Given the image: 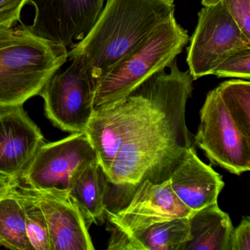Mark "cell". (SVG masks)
I'll return each instance as SVG.
<instances>
[{
	"instance_id": "obj_1",
	"label": "cell",
	"mask_w": 250,
	"mask_h": 250,
	"mask_svg": "<svg viewBox=\"0 0 250 250\" xmlns=\"http://www.w3.org/2000/svg\"><path fill=\"white\" fill-rule=\"evenodd\" d=\"M168 68L124 99L93 111L84 134L111 184L166 181L193 146L186 109L194 80L189 71H180L175 60Z\"/></svg>"
},
{
	"instance_id": "obj_2",
	"label": "cell",
	"mask_w": 250,
	"mask_h": 250,
	"mask_svg": "<svg viewBox=\"0 0 250 250\" xmlns=\"http://www.w3.org/2000/svg\"><path fill=\"white\" fill-rule=\"evenodd\" d=\"M175 13L172 0H106L90 33L71 46L95 85L145 38Z\"/></svg>"
},
{
	"instance_id": "obj_3",
	"label": "cell",
	"mask_w": 250,
	"mask_h": 250,
	"mask_svg": "<svg viewBox=\"0 0 250 250\" xmlns=\"http://www.w3.org/2000/svg\"><path fill=\"white\" fill-rule=\"evenodd\" d=\"M67 58L66 46L39 38L27 26H0V108L23 106L39 95Z\"/></svg>"
},
{
	"instance_id": "obj_4",
	"label": "cell",
	"mask_w": 250,
	"mask_h": 250,
	"mask_svg": "<svg viewBox=\"0 0 250 250\" xmlns=\"http://www.w3.org/2000/svg\"><path fill=\"white\" fill-rule=\"evenodd\" d=\"M188 41L187 30L171 16L96 83L93 111L124 99L149 77L169 67Z\"/></svg>"
},
{
	"instance_id": "obj_5",
	"label": "cell",
	"mask_w": 250,
	"mask_h": 250,
	"mask_svg": "<svg viewBox=\"0 0 250 250\" xmlns=\"http://www.w3.org/2000/svg\"><path fill=\"white\" fill-rule=\"evenodd\" d=\"M99 162L84 133H71L59 141L43 143L20 178L24 187L68 195L74 181L89 165Z\"/></svg>"
},
{
	"instance_id": "obj_6",
	"label": "cell",
	"mask_w": 250,
	"mask_h": 250,
	"mask_svg": "<svg viewBox=\"0 0 250 250\" xmlns=\"http://www.w3.org/2000/svg\"><path fill=\"white\" fill-rule=\"evenodd\" d=\"M250 48L247 37L223 2L203 7L187 49L188 71L193 80L213 74L227 58L241 49Z\"/></svg>"
},
{
	"instance_id": "obj_7",
	"label": "cell",
	"mask_w": 250,
	"mask_h": 250,
	"mask_svg": "<svg viewBox=\"0 0 250 250\" xmlns=\"http://www.w3.org/2000/svg\"><path fill=\"white\" fill-rule=\"evenodd\" d=\"M63 72L53 74L39 96L44 100L45 113L62 131L84 133L93 113L95 83L80 58H71Z\"/></svg>"
},
{
	"instance_id": "obj_8",
	"label": "cell",
	"mask_w": 250,
	"mask_h": 250,
	"mask_svg": "<svg viewBox=\"0 0 250 250\" xmlns=\"http://www.w3.org/2000/svg\"><path fill=\"white\" fill-rule=\"evenodd\" d=\"M200 115L194 142L210 162L235 175L250 170V139L234 122L216 89L208 93Z\"/></svg>"
},
{
	"instance_id": "obj_9",
	"label": "cell",
	"mask_w": 250,
	"mask_h": 250,
	"mask_svg": "<svg viewBox=\"0 0 250 250\" xmlns=\"http://www.w3.org/2000/svg\"><path fill=\"white\" fill-rule=\"evenodd\" d=\"M128 203L118 209H105L111 237L128 236L154 224L193 213L172 191L169 179L156 182L145 179L134 186Z\"/></svg>"
},
{
	"instance_id": "obj_10",
	"label": "cell",
	"mask_w": 250,
	"mask_h": 250,
	"mask_svg": "<svg viewBox=\"0 0 250 250\" xmlns=\"http://www.w3.org/2000/svg\"><path fill=\"white\" fill-rule=\"evenodd\" d=\"M106 0H29L35 7L29 27L39 38L62 46H73L90 33Z\"/></svg>"
},
{
	"instance_id": "obj_11",
	"label": "cell",
	"mask_w": 250,
	"mask_h": 250,
	"mask_svg": "<svg viewBox=\"0 0 250 250\" xmlns=\"http://www.w3.org/2000/svg\"><path fill=\"white\" fill-rule=\"evenodd\" d=\"M43 143L23 106L0 108V175L20 181Z\"/></svg>"
},
{
	"instance_id": "obj_12",
	"label": "cell",
	"mask_w": 250,
	"mask_h": 250,
	"mask_svg": "<svg viewBox=\"0 0 250 250\" xmlns=\"http://www.w3.org/2000/svg\"><path fill=\"white\" fill-rule=\"evenodd\" d=\"M23 187L44 213L51 250H93V241L78 206L68 195Z\"/></svg>"
},
{
	"instance_id": "obj_13",
	"label": "cell",
	"mask_w": 250,
	"mask_h": 250,
	"mask_svg": "<svg viewBox=\"0 0 250 250\" xmlns=\"http://www.w3.org/2000/svg\"><path fill=\"white\" fill-rule=\"evenodd\" d=\"M168 179L175 195L192 212L217 203L225 186L222 176L199 159L193 146L184 152Z\"/></svg>"
},
{
	"instance_id": "obj_14",
	"label": "cell",
	"mask_w": 250,
	"mask_h": 250,
	"mask_svg": "<svg viewBox=\"0 0 250 250\" xmlns=\"http://www.w3.org/2000/svg\"><path fill=\"white\" fill-rule=\"evenodd\" d=\"M189 239L188 217L154 224L128 236L110 237L107 250H183Z\"/></svg>"
},
{
	"instance_id": "obj_15",
	"label": "cell",
	"mask_w": 250,
	"mask_h": 250,
	"mask_svg": "<svg viewBox=\"0 0 250 250\" xmlns=\"http://www.w3.org/2000/svg\"><path fill=\"white\" fill-rule=\"evenodd\" d=\"M188 221L189 239L183 250H229L233 226L217 203L193 212Z\"/></svg>"
},
{
	"instance_id": "obj_16",
	"label": "cell",
	"mask_w": 250,
	"mask_h": 250,
	"mask_svg": "<svg viewBox=\"0 0 250 250\" xmlns=\"http://www.w3.org/2000/svg\"><path fill=\"white\" fill-rule=\"evenodd\" d=\"M109 184L106 172L99 162H95L79 175L68 191V197L78 206L88 228L104 219Z\"/></svg>"
},
{
	"instance_id": "obj_17",
	"label": "cell",
	"mask_w": 250,
	"mask_h": 250,
	"mask_svg": "<svg viewBox=\"0 0 250 250\" xmlns=\"http://www.w3.org/2000/svg\"><path fill=\"white\" fill-rule=\"evenodd\" d=\"M16 187L0 199V246L12 250H33L27 237L24 210L16 194Z\"/></svg>"
},
{
	"instance_id": "obj_18",
	"label": "cell",
	"mask_w": 250,
	"mask_h": 250,
	"mask_svg": "<svg viewBox=\"0 0 250 250\" xmlns=\"http://www.w3.org/2000/svg\"><path fill=\"white\" fill-rule=\"evenodd\" d=\"M216 89L234 122L244 135L250 139V81L229 80Z\"/></svg>"
},
{
	"instance_id": "obj_19",
	"label": "cell",
	"mask_w": 250,
	"mask_h": 250,
	"mask_svg": "<svg viewBox=\"0 0 250 250\" xmlns=\"http://www.w3.org/2000/svg\"><path fill=\"white\" fill-rule=\"evenodd\" d=\"M15 193L24 210L27 235L33 250H51L49 229L43 210L20 181Z\"/></svg>"
},
{
	"instance_id": "obj_20",
	"label": "cell",
	"mask_w": 250,
	"mask_h": 250,
	"mask_svg": "<svg viewBox=\"0 0 250 250\" xmlns=\"http://www.w3.org/2000/svg\"><path fill=\"white\" fill-rule=\"evenodd\" d=\"M218 78L250 79V48L241 49L221 62L213 71Z\"/></svg>"
},
{
	"instance_id": "obj_21",
	"label": "cell",
	"mask_w": 250,
	"mask_h": 250,
	"mask_svg": "<svg viewBox=\"0 0 250 250\" xmlns=\"http://www.w3.org/2000/svg\"><path fill=\"white\" fill-rule=\"evenodd\" d=\"M243 33L250 39V0H222Z\"/></svg>"
},
{
	"instance_id": "obj_22",
	"label": "cell",
	"mask_w": 250,
	"mask_h": 250,
	"mask_svg": "<svg viewBox=\"0 0 250 250\" xmlns=\"http://www.w3.org/2000/svg\"><path fill=\"white\" fill-rule=\"evenodd\" d=\"M29 0H0V26L13 27L20 21L21 10Z\"/></svg>"
},
{
	"instance_id": "obj_23",
	"label": "cell",
	"mask_w": 250,
	"mask_h": 250,
	"mask_svg": "<svg viewBox=\"0 0 250 250\" xmlns=\"http://www.w3.org/2000/svg\"><path fill=\"white\" fill-rule=\"evenodd\" d=\"M229 250H250V218L244 216L234 228L229 240Z\"/></svg>"
},
{
	"instance_id": "obj_24",
	"label": "cell",
	"mask_w": 250,
	"mask_h": 250,
	"mask_svg": "<svg viewBox=\"0 0 250 250\" xmlns=\"http://www.w3.org/2000/svg\"><path fill=\"white\" fill-rule=\"evenodd\" d=\"M19 181L11 179L8 177L0 175V199L8 195L11 190L17 186Z\"/></svg>"
},
{
	"instance_id": "obj_25",
	"label": "cell",
	"mask_w": 250,
	"mask_h": 250,
	"mask_svg": "<svg viewBox=\"0 0 250 250\" xmlns=\"http://www.w3.org/2000/svg\"><path fill=\"white\" fill-rule=\"evenodd\" d=\"M222 0H202V5L204 7L213 6L220 3Z\"/></svg>"
},
{
	"instance_id": "obj_26",
	"label": "cell",
	"mask_w": 250,
	"mask_h": 250,
	"mask_svg": "<svg viewBox=\"0 0 250 250\" xmlns=\"http://www.w3.org/2000/svg\"><path fill=\"white\" fill-rule=\"evenodd\" d=\"M172 1H175V0H172Z\"/></svg>"
}]
</instances>
